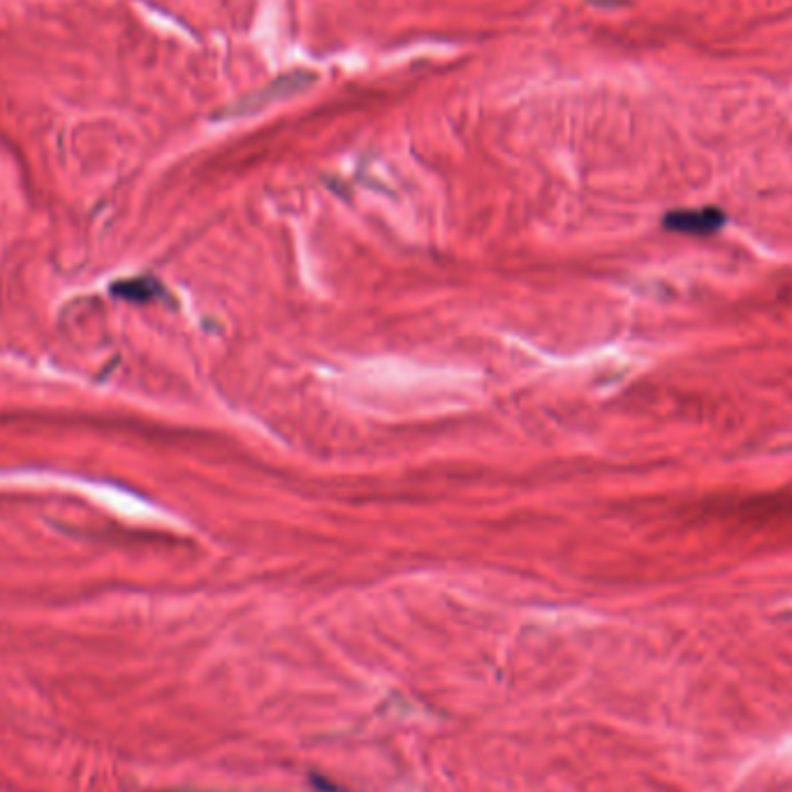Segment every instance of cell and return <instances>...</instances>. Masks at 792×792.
Masks as SVG:
<instances>
[{
    "mask_svg": "<svg viewBox=\"0 0 792 792\" xmlns=\"http://www.w3.org/2000/svg\"><path fill=\"white\" fill-rule=\"evenodd\" d=\"M663 226L670 232L707 237V235H716L726 226V213L721 209L673 211L663 218Z\"/></svg>",
    "mask_w": 792,
    "mask_h": 792,
    "instance_id": "6da1fadb",
    "label": "cell"
}]
</instances>
